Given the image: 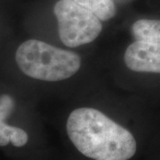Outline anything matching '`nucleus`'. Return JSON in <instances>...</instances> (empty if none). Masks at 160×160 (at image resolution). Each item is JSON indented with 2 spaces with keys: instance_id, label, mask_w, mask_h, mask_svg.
I'll return each instance as SVG.
<instances>
[{
  "instance_id": "nucleus-1",
  "label": "nucleus",
  "mask_w": 160,
  "mask_h": 160,
  "mask_svg": "<svg viewBox=\"0 0 160 160\" xmlns=\"http://www.w3.org/2000/svg\"><path fill=\"white\" fill-rule=\"evenodd\" d=\"M67 133L80 153L94 160H128L136 152L133 135L100 110L80 108L67 121Z\"/></svg>"
},
{
  "instance_id": "nucleus-2",
  "label": "nucleus",
  "mask_w": 160,
  "mask_h": 160,
  "mask_svg": "<svg viewBox=\"0 0 160 160\" xmlns=\"http://www.w3.org/2000/svg\"><path fill=\"white\" fill-rule=\"evenodd\" d=\"M15 60L24 74L48 82L67 79L76 74L81 66L78 53L38 39L23 42L18 47Z\"/></svg>"
},
{
  "instance_id": "nucleus-3",
  "label": "nucleus",
  "mask_w": 160,
  "mask_h": 160,
  "mask_svg": "<svg viewBox=\"0 0 160 160\" xmlns=\"http://www.w3.org/2000/svg\"><path fill=\"white\" fill-rule=\"evenodd\" d=\"M53 12L58 22L59 37L66 46L89 44L102 32V25L97 16L71 0L58 1Z\"/></svg>"
},
{
  "instance_id": "nucleus-4",
  "label": "nucleus",
  "mask_w": 160,
  "mask_h": 160,
  "mask_svg": "<svg viewBox=\"0 0 160 160\" xmlns=\"http://www.w3.org/2000/svg\"><path fill=\"white\" fill-rule=\"evenodd\" d=\"M124 59L132 71L160 74L159 43L136 40L127 47Z\"/></svg>"
},
{
  "instance_id": "nucleus-5",
  "label": "nucleus",
  "mask_w": 160,
  "mask_h": 160,
  "mask_svg": "<svg viewBox=\"0 0 160 160\" xmlns=\"http://www.w3.org/2000/svg\"><path fill=\"white\" fill-rule=\"evenodd\" d=\"M13 107L14 102L11 96L3 95L0 98V146H6L11 142L15 147H22L28 142V133L23 129L5 123Z\"/></svg>"
},
{
  "instance_id": "nucleus-6",
  "label": "nucleus",
  "mask_w": 160,
  "mask_h": 160,
  "mask_svg": "<svg viewBox=\"0 0 160 160\" xmlns=\"http://www.w3.org/2000/svg\"><path fill=\"white\" fill-rule=\"evenodd\" d=\"M132 34L136 40L160 44V20L141 19L132 24Z\"/></svg>"
},
{
  "instance_id": "nucleus-7",
  "label": "nucleus",
  "mask_w": 160,
  "mask_h": 160,
  "mask_svg": "<svg viewBox=\"0 0 160 160\" xmlns=\"http://www.w3.org/2000/svg\"><path fill=\"white\" fill-rule=\"evenodd\" d=\"M97 16L100 21L106 22L114 17L117 8L113 0H71Z\"/></svg>"
}]
</instances>
